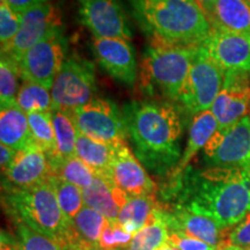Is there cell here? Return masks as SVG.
I'll list each match as a JSON object with an SVG mask.
<instances>
[{"mask_svg": "<svg viewBox=\"0 0 250 250\" xmlns=\"http://www.w3.org/2000/svg\"><path fill=\"white\" fill-rule=\"evenodd\" d=\"M52 121L57 142V152L55 159L49 161L50 164L77 156V139L79 131L71 112L52 110Z\"/></svg>", "mask_w": 250, "mask_h": 250, "instance_id": "26", "label": "cell"}, {"mask_svg": "<svg viewBox=\"0 0 250 250\" xmlns=\"http://www.w3.org/2000/svg\"><path fill=\"white\" fill-rule=\"evenodd\" d=\"M83 195L85 205L104 215L110 224H117L121 208L130 197L111 180L98 175L88 188L83 189Z\"/></svg>", "mask_w": 250, "mask_h": 250, "instance_id": "19", "label": "cell"}, {"mask_svg": "<svg viewBox=\"0 0 250 250\" xmlns=\"http://www.w3.org/2000/svg\"><path fill=\"white\" fill-rule=\"evenodd\" d=\"M28 122L34 146L42 149L48 155L49 161L55 159L57 152V142L52 111H35L28 114Z\"/></svg>", "mask_w": 250, "mask_h": 250, "instance_id": "27", "label": "cell"}, {"mask_svg": "<svg viewBox=\"0 0 250 250\" xmlns=\"http://www.w3.org/2000/svg\"><path fill=\"white\" fill-rule=\"evenodd\" d=\"M131 13L152 44L202 46L212 27L191 0H129Z\"/></svg>", "mask_w": 250, "mask_h": 250, "instance_id": "3", "label": "cell"}, {"mask_svg": "<svg viewBox=\"0 0 250 250\" xmlns=\"http://www.w3.org/2000/svg\"><path fill=\"white\" fill-rule=\"evenodd\" d=\"M5 1L18 14H22L29 8L35 7L37 5L46 4L50 0H5Z\"/></svg>", "mask_w": 250, "mask_h": 250, "instance_id": "38", "label": "cell"}, {"mask_svg": "<svg viewBox=\"0 0 250 250\" xmlns=\"http://www.w3.org/2000/svg\"><path fill=\"white\" fill-rule=\"evenodd\" d=\"M111 180L129 196H155L158 191V186L125 142L115 147Z\"/></svg>", "mask_w": 250, "mask_h": 250, "instance_id": "16", "label": "cell"}, {"mask_svg": "<svg viewBox=\"0 0 250 250\" xmlns=\"http://www.w3.org/2000/svg\"><path fill=\"white\" fill-rule=\"evenodd\" d=\"M21 24V17L9 7L5 0H0V42L1 51L11 44Z\"/></svg>", "mask_w": 250, "mask_h": 250, "instance_id": "34", "label": "cell"}, {"mask_svg": "<svg viewBox=\"0 0 250 250\" xmlns=\"http://www.w3.org/2000/svg\"><path fill=\"white\" fill-rule=\"evenodd\" d=\"M219 129L218 122L211 110L199 112L193 116L190 125L189 136H188L186 148L181 156L179 166L174 173L170 175L169 180L179 177L184 170L189 167V164L201 149H204L206 144L211 139L215 131Z\"/></svg>", "mask_w": 250, "mask_h": 250, "instance_id": "20", "label": "cell"}, {"mask_svg": "<svg viewBox=\"0 0 250 250\" xmlns=\"http://www.w3.org/2000/svg\"><path fill=\"white\" fill-rule=\"evenodd\" d=\"M95 66L81 56L72 54L51 87L52 110L73 112L95 98Z\"/></svg>", "mask_w": 250, "mask_h": 250, "instance_id": "6", "label": "cell"}, {"mask_svg": "<svg viewBox=\"0 0 250 250\" xmlns=\"http://www.w3.org/2000/svg\"><path fill=\"white\" fill-rule=\"evenodd\" d=\"M0 250H22L18 240L14 239L7 232H1V241H0Z\"/></svg>", "mask_w": 250, "mask_h": 250, "instance_id": "40", "label": "cell"}, {"mask_svg": "<svg viewBox=\"0 0 250 250\" xmlns=\"http://www.w3.org/2000/svg\"><path fill=\"white\" fill-rule=\"evenodd\" d=\"M203 46L225 73H250V35L248 34L212 28L210 36Z\"/></svg>", "mask_w": 250, "mask_h": 250, "instance_id": "14", "label": "cell"}, {"mask_svg": "<svg viewBox=\"0 0 250 250\" xmlns=\"http://www.w3.org/2000/svg\"><path fill=\"white\" fill-rule=\"evenodd\" d=\"M127 137L146 170L170 177L182 156V122L169 102L133 101L124 107Z\"/></svg>", "mask_w": 250, "mask_h": 250, "instance_id": "2", "label": "cell"}, {"mask_svg": "<svg viewBox=\"0 0 250 250\" xmlns=\"http://www.w3.org/2000/svg\"><path fill=\"white\" fill-rule=\"evenodd\" d=\"M169 229L165 215V206L161 205L156 208L151 221L134 234L130 246L125 250H159L162 246L168 243Z\"/></svg>", "mask_w": 250, "mask_h": 250, "instance_id": "25", "label": "cell"}, {"mask_svg": "<svg viewBox=\"0 0 250 250\" xmlns=\"http://www.w3.org/2000/svg\"><path fill=\"white\" fill-rule=\"evenodd\" d=\"M21 24L17 36L1 55L18 62L30 48L54 33L62 31V15L58 6L51 2L37 5L20 14Z\"/></svg>", "mask_w": 250, "mask_h": 250, "instance_id": "11", "label": "cell"}, {"mask_svg": "<svg viewBox=\"0 0 250 250\" xmlns=\"http://www.w3.org/2000/svg\"><path fill=\"white\" fill-rule=\"evenodd\" d=\"M71 114L79 133L90 139L105 144H118L126 139L123 112L110 100L94 98Z\"/></svg>", "mask_w": 250, "mask_h": 250, "instance_id": "8", "label": "cell"}, {"mask_svg": "<svg viewBox=\"0 0 250 250\" xmlns=\"http://www.w3.org/2000/svg\"><path fill=\"white\" fill-rule=\"evenodd\" d=\"M165 215L168 229L170 232H181L186 235L196 237L219 250L226 243L227 230L219 227L212 219L193 213L180 206L165 205Z\"/></svg>", "mask_w": 250, "mask_h": 250, "instance_id": "18", "label": "cell"}, {"mask_svg": "<svg viewBox=\"0 0 250 250\" xmlns=\"http://www.w3.org/2000/svg\"><path fill=\"white\" fill-rule=\"evenodd\" d=\"M196 2L198 4L199 7L202 8V11L204 12L206 18H210L212 14V11H213V7L217 2V0H196Z\"/></svg>", "mask_w": 250, "mask_h": 250, "instance_id": "42", "label": "cell"}, {"mask_svg": "<svg viewBox=\"0 0 250 250\" xmlns=\"http://www.w3.org/2000/svg\"><path fill=\"white\" fill-rule=\"evenodd\" d=\"M17 105L27 115L35 111H52L51 92L39 83L23 81L17 96Z\"/></svg>", "mask_w": 250, "mask_h": 250, "instance_id": "29", "label": "cell"}, {"mask_svg": "<svg viewBox=\"0 0 250 250\" xmlns=\"http://www.w3.org/2000/svg\"><path fill=\"white\" fill-rule=\"evenodd\" d=\"M50 181H51L52 186L55 188L56 196H57L62 213L65 214V217L68 220L73 221L76 215L85 206L83 189L77 187L76 184L59 179L55 175H50Z\"/></svg>", "mask_w": 250, "mask_h": 250, "instance_id": "30", "label": "cell"}, {"mask_svg": "<svg viewBox=\"0 0 250 250\" xmlns=\"http://www.w3.org/2000/svg\"><path fill=\"white\" fill-rule=\"evenodd\" d=\"M198 50L199 46L149 45L142 62L144 88L151 94L177 101Z\"/></svg>", "mask_w": 250, "mask_h": 250, "instance_id": "5", "label": "cell"}, {"mask_svg": "<svg viewBox=\"0 0 250 250\" xmlns=\"http://www.w3.org/2000/svg\"><path fill=\"white\" fill-rule=\"evenodd\" d=\"M19 79H21L18 62L7 55H1L0 61V104L1 109L17 104Z\"/></svg>", "mask_w": 250, "mask_h": 250, "instance_id": "31", "label": "cell"}, {"mask_svg": "<svg viewBox=\"0 0 250 250\" xmlns=\"http://www.w3.org/2000/svg\"><path fill=\"white\" fill-rule=\"evenodd\" d=\"M80 22L96 39L132 37L129 20L120 0H78Z\"/></svg>", "mask_w": 250, "mask_h": 250, "instance_id": "12", "label": "cell"}, {"mask_svg": "<svg viewBox=\"0 0 250 250\" xmlns=\"http://www.w3.org/2000/svg\"><path fill=\"white\" fill-rule=\"evenodd\" d=\"M250 73L228 72L225 73L224 86L210 110L218 122L219 129L233 126L249 115Z\"/></svg>", "mask_w": 250, "mask_h": 250, "instance_id": "13", "label": "cell"}, {"mask_svg": "<svg viewBox=\"0 0 250 250\" xmlns=\"http://www.w3.org/2000/svg\"><path fill=\"white\" fill-rule=\"evenodd\" d=\"M66 52L67 41L62 31L45 37L17 62L21 79L51 89L56 77L66 61Z\"/></svg>", "mask_w": 250, "mask_h": 250, "instance_id": "9", "label": "cell"}, {"mask_svg": "<svg viewBox=\"0 0 250 250\" xmlns=\"http://www.w3.org/2000/svg\"><path fill=\"white\" fill-rule=\"evenodd\" d=\"M219 250H250V246L249 247H234V246L225 245Z\"/></svg>", "mask_w": 250, "mask_h": 250, "instance_id": "43", "label": "cell"}, {"mask_svg": "<svg viewBox=\"0 0 250 250\" xmlns=\"http://www.w3.org/2000/svg\"><path fill=\"white\" fill-rule=\"evenodd\" d=\"M249 116H250V109H249Z\"/></svg>", "mask_w": 250, "mask_h": 250, "instance_id": "46", "label": "cell"}, {"mask_svg": "<svg viewBox=\"0 0 250 250\" xmlns=\"http://www.w3.org/2000/svg\"><path fill=\"white\" fill-rule=\"evenodd\" d=\"M50 167H51V175L76 184L81 189L88 188L96 176L92 168L78 156L52 162L50 164Z\"/></svg>", "mask_w": 250, "mask_h": 250, "instance_id": "28", "label": "cell"}, {"mask_svg": "<svg viewBox=\"0 0 250 250\" xmlns=\"http://www.w3.org/2000/svg\"><path fill=\"white\" fill-rule=\"evenodd\" d=\"M2 204L13 221H21L66 249L79 237L73 221L59 206L50 176L33 187L2 189Z\"/></svg>", "mask_w": 250, "mask_h": 250, "instance_id": "4", "label": "cell"}, {"mask_svg": "<svg viewBox=\"0 0 250 250\" xmlns=\"http://www.w3.org/2000/svg\"><path fill=\"white\" fill-rule=\"evenodd\" d=\"M171 247H173V246H171ZM173 250H180V249H177V248H174V247H173Z\"/></svg>", "mask_w": 250, "mask_h": 250, "instance_id": "45", "label": "cell"}, {"mask_svg": "<svg viewBox=\"0 0 250 250\" xmlns=\"http://www.w3.org/2000/svg\"><path fill=\"white\" fill-rule=\"evenodd\" d=\"M191 1H196V0H191Z\"/></svg>", "mask_w": 250, "mask_h": 250, "instance_id": "47", "label": "cell"}, {"mask_svg": "<svg viewBox=\"0 0 250 250\" xmlns=\"http://www.w3.org/2000/svg\"><path fill=\"white\" fill-rule=\"evenodd\" d=\"M160 205L161 203L154 196H130L121 208L117 225L134 235L151 221Z\"/></svg>", "mask_w": 250, "mask_h": 250, "instance_id": "24", "label": "cell"}, {"mask_svg": "<svg viewBox=\"0 0 250 250\" xmlns=\"http://www.w3.org/2000/svg\"><path fill=\"white\" fill-rule=\"evenodd\" d=\"M133 236L120 225L109 223L103 229L98 246L103 250H125L130 246Z\"/></svg>", "mask_w": 250, "mask_h": 250, "instance_id": "35", "label": "cell"}, {"mask_svg": "<svg viewBox=\"0 0 250 250\" xmlns=\"http://www.w3.org/2000/svg\"><path fill=\"white\" fill-rule=\"evenodd\" d=\"M224 81L225 72L210 57L204 46H199L177 101L193 116L210 110L223 88Z\"/></svg>", "mask_w": 250, "mask_h": 250, "instance_id": "7", "label": "cell"}, {"mask_svg": "<svg viewBox=\"0 0 250 250\" xmlns=\"http://www.w3.org/2000/svg\"><path fill=\"white\" fill-rule=\"evenodd\" d=\"M0 142L1 145L22 151L34 146L28 115L17 104L1 109L0 112Z\"/></svg>", "mask_w": 250, "mask_h": 250, "instance_id": "22", "label": "cell"}, {"mask_svg": "<svg viewBox=\"0 0 250 250\" xmlns=\"http://www.w3.org/2000/svg\"><path fill=\"white\" fill-rule=\"evenodd\" d=\"M92 49L96 61L115 80L132 86L138 76V62L130 41L123 39H96Z\"/></svg>", "mask_w": 250, "mask_h": 250, "instance_id": "15", "label": "cell"}, {"mask_svg": "<svg viewBox=\"0 0 250 250\" xmlns=\"http://www.w3.org/2000/svg\"><path fill=\"white\" fill-rule=\"evenodd\" d=\"M208 167L250 170V116L227 129H218L204 147Z\"/></svg>", "mask_w": 250, "mask_h": 250, "instance_id": "10", "label": "cell"}, {"mask_svg": "<svg viewBox=\"0 0 250 250\" xmlns=\"http://www.w3.org/2000/svg\"><path fill=\"white\" fill-rule=\"evenodd\" d=\"M167 206H180L212 219L223 229L235 226L250 212V170L241 168L188 167L169 180Z\"/></svg>", "mask_w": 250, "mask_h": 250, "instance_id": "1", "label": "cell"}, {"mask_svg": "<svg viewBox=\"0 0 250 250\" xmlns=\"http://www.w3.org/2000/svg\"><path fill=\"white\" fill-rule=\"evenodd\" d=\"M168 243L180 250H217L213 246L208 245L202 240L186 235L181 232H170V230Z\"/></svg>", "mask_w": 250, "mask_h": 250, "instance_id": "37", "label": "cell"}, {"mask_svg": "<svg viewBox=\"0 0 250 250\" xmlns=\"http://www.w3.org/2000/svg\"><path fill=\"white\" fill-rule=\"evenodd\" d=\"M108 224L109 220L104 215L86 205L73 219V225L78 235L83 241L95 246L99 245L101 234Z\"/></svg>", "mask_w": 250, "mask_h": 250, "instance_id": "32", "label": "cell"}, {"mask_svg": "<svg viewBox=\"0 0 250 250\" xmlns=\"http://www.w3.org/2000/svg\"><path fill=\"white\" fill-rule=\"evenodd\" d=\"M65 250H103V249L100 248L99 246L92 245V243L83 241V240L79 236L76 241L72 242Z\"/></svg>", "mask_w": 250, "mask_h": 250, "instance_id": "41", "label": "cell"}, {"mask_svg": "<svg viewBox=\"0 0 250 250\" xmlns=\"http://www.w3.org/2000/svg\"><path fill=\"white\" fill-rule=\"evenodd\" d=\"M18 151H15L14 148L8 147L6 145L0 146V166H1V174L5 173L8 169L9 166L12 165V162L15 159Z\"/></svg>", "mask_w": 250, "mask_h": 250, "instance_id": "39", "label": "cell"}, {"mask_svg": "<svg viewBox=\"0 0 250 250\" xmlns=\"http://www.w3.org/2000/svg\"><path fill=\"white\" fill-rule=\"evenodd\" d=\"M116 144H105L78 133L77 156L98 176L111 180V164ZM112 181V180H111Z\"/></svg>", "mask_w": 250, "mask_h": 250, "instance_id": "23", "label": "cell"}, {"mask_svg": "<svg viewBox=\"0 0 250 250\" xmlns=\"http://www.w3.org/2000/svg\"><path fill=\"white\" fill-rule=\"evenodd\" d=\"M208 21L212 28L250 35V2L248 0H217Z\"/></svg>", "mask_w": 250, "mask_h": 250, "instance_id": "21", "label": "cell"}, {"mask_svg": "<svg viewBox=\"0 0 250 250\" xmlns=\"http://www.w3.org/2000/svg\"><path fill=\"white\" fill-rule=\"evenodd\" d=\"M159 250H173V247H171L169 243H166V245L162 246Z\"/></svg>", "mask_w": 250, "mask_h": 250, "instance_id": "44", "label": "cell"}, {"mask_svg": "<svg viewBox=\"0 0 250 250\" xmlns=\"http://www.w3.org/2000/svg\"><path fill=\"white\" fill-rule=\"evenodd\" d=\"M18 241L22 250H65L57 241L36 232L21 221H13Z\"/></svg>", "mask_w": 250, "mask_h": 250, "instance_id": "33", "label": "cell"}, {"mask_svg": "<svg viewBox=\"0 0 250 250\" xmlns=\"http://www.w3.org/2000/svg\"><path fill=\"white\" fill-rule=\"evenodd\" d=\"M51 167L48 155L36 146L18 151L15 159L2 173V189L33 187L48 180Z\"/></svg>", "mask_w": 250, "mask_h": 250, "instance_id": "17", "label": "cell"}, {"mask_svg": "<svg viewBox=\"0 0 250 250\" xmlns=\"http://www.w3.org/2000/svg\"><path fill=\"white\" fill-rule=\"evenodd\" d=\"M225 245L234 247L250 246V212L239 224L228 228Z\"/></svg>", "mask_w": 250, "mask_h": 250, "instance_id": "36", "label": "cell"}, {"mask_svg": "<svg viewBox=\"0 0 250 250\" xmlns=\"http://www.w3.org/2000/svg\"><path fill=\"white\" fill-rule=\"evenodd\" d=\"M248 1H249V2H250V0H248Z\"/></svg>", "mask_w": 250, "mask_h": 250, "instance_id": "48", "label": "cell"}]
</instances>
